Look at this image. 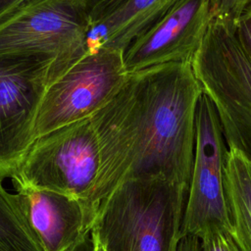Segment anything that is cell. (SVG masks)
I'll return each mask as SVG.
<instances>
[{
  "instance_id": "1",
  "label": "cell",
  "mask_w": 251,
  "mask_h": 251,
  "mask_svg": "<svg viewBox=\"0 0 251 251\" xmlns=\"http://www.w3.org/2000/svg\"><path fill=\"white\" fill-rule=\"evenodd\" d=\"M201 94L191 64L173 63L129 75L99 108V122L125 157L126 180L160 176L188 189Z\"/></svg>"
},
{
  "instance_id": "2",
  "label": "cell",
  "mask_w": 251,
  "mask_h": 251,
  "mask_svg": "<svg viewBox=\"0 0 251 251\" xmlns=\"http://www.w3.org/2000/svg\"><path fill=\"white\" fill-rule=\"evenodd\" d=\"M187 192L160 176L129 178L100 205L90 232L105 251H176Z\"/></svg>"
},
{
  "instance_id": "3",
  "label": "cell",
  "mask_w": 251,
  "mask_h": 251,
  "mask_svg": "<svg viewBox=\"0 0 251 251\" xmlns=\"http://www.w3.org/2000/svg\"><path fill=\"white\" fill-rule=\"evenodd\" d=\"M100 170L99 141L87 117L36 138L11 179L14 186L50 189L77 199L94 223Z\"/></svg>"
},
{
  "instance_id": "4",
  "label": "cell",
  "mask_w": 251,
  "mask_h": 251,
  "mask_svg": "<svg viewBox=\"0 0 251 251\" xmlns=\"http://www.w3.org/2000/svg\"><path fill=\"white\" fill-rule=\"evenodd\" d=\"M191 67L214 104L226 144L251 159V59L231 25L212 18Z\"/></svg>"
},
{
  "instance_id": "5",
  "label": "cell",
  "mask_w": 251,
  "mask_h": 251,
  "mask_svg": "<svg viewBox=\"0 0 251 251\" xmlns=\"http://www.w3.org/2000/svg\"><path fill=\"white\" fill-rule=\"evenodd\" d=\"M87 24L78 0H33L0 23V58H49L53 79L84 54Z\"/></svg>"
},
{
  "instance_id": "6",
  "label": "cell",
  "mask_w": 251,
  "mask_h": 251,
  "mask_svg": "<svg viewBox=\"0 0 251 251\" xmlns=\"http://www.w3.org/2000/svg\"><path fill=\"white\" fill-rule=\"evenodd\" d=\"M128 77L123 51L101 48L84 53L46 85L34 121L35 138L90 117Z\"/></svg>"
},
{
  "instance_id": "7",
  "label": "cell",
  "mask_w": 251,
  "mask_h": 251,
  "mask_svg": "<svg viewBox=\"0 0 251 251\" xmlns=\"http://www.w3.org/2000/svg\"><path fill=\"white\" fill-rule=\"evenodd\" d=\"M53 61L0 58V179L12 177L35 141L34 121Z\"/></svg>"
},
{
  "instance_id": "8",
  "label": "cell",
  "mask_w": 251,
  "mask_h": 251,
  "mask_svg": "<svg viewBox=\"0 0 251 251\" xmlns=\"http://www.w3.org/2000/svg\"><path fill=\"white\" fill-rule=\"evenodd\" d=\"M226 144L217 111L202 92L195 116V149L181 234L200 237L212 227L231 228L224 187Z\"/></svg>"
},
{
  "instance_id": "9",
  "label": "cell",
  "mask_w": 251,
  "mask_h": 251,
  "mask_svg": "<svg viewBox=\"0 0 251 251\" xmlns=\"http://www.w3.org/2000/svg\"><path fill=\"white\" fill-rule=\"evenodd\" d=\"M212 18L211 0H180L124 49L126 72L131 75L166 64H191Z\"/></svg>"
},
{
  "instance_id": "10",
  "label": "cell",
  "mask_w": 251,
  "mask_h": 251,
  "mask_svg": "<svg viewBox=\"0 0 251 251\" xmlns=\"http://www.w3.org/2000/svg\"><path fill=\"white\" fill-rule=\"evenodd\" d=\"M14 187L43 251H70L90 232L93 219L77 199L50 189Z\"/></svg>"
},
{
  "instance_id": "11",
  "label": "cell",
  "mask_w": 251,
  "mask_h": 251,
  "mask_svg": "<svg viewBox=\"0 0 251 251\" xmlns=\"http://www.w3.org/2000/svg\"><path fill=\"white\" fill-rule=\"evenodd\" d=\"M180 0H121L87 20L84 53L101 48L124 51Z\"/></svg>"
},
{
  "instance_id": "12",
  "label": "cell",
  "mask_w": 251,
  "mask_h": 251,
  "mask_svg": "<svg viewBox=\"0 0 251 251\" xmlns=\"http://www.w3.org/2000/svg\"><path fill=\"white\" fill-rule=\"evenodd\" d=\"M224 187L232 234L242 251H251V159L226 145Z\"/></svg>"
},
{
  "instance_id": "13",
  "label": "cell",
  "mask_w": 251,
  "mask_h": 251,
  "mask_svg": "<svg viewBox=\"0 0 251 251\" xmlns=\"http://www.w3.org/2000/svg\"><path fill=\"white\" fill-rule=\"evenodd\" d=\"M0 251H43L16 194L0 179Z\"/></svg>"
},
{
  "instance_id": "14",
  "label": "cell",
  "mask_w": 251,
  "mask_h": 251,
  "mask_svg": "<svg viewBox=\"0 0 251 251\" xmlns=\"http://www.w3.org/2000/svg\"><path fill=\"white\" fill-rule=\"evenodd\" d=\"M201 251H242L231 228L212 227L200 237Z\"/></svg>"
},
{
  "instance_id": "15",
  "label": "cell",
  "mask_w": 251,
  "mask_h": 251,
  "mask_svg": "<svg viewBox=\"0 0 251 251\" xmlns=\"http://www.w3.org/2000/svg\"><path fill=\"white\" fill-rule=\"evenodd\" d=\"M248 0H211L213 18L232 25Z\"/></svg>"
},
{
  "instance_id": "16",
  "label": "cell",
  "mask_w": 251,
  "mask_h": 251,
  "mask_svg": "<svg viewBox=\"0 0 251 251\" xmlns=\"http://www.w3.org/2000/svg\"><path fill=\"white\" fill-rule=\"evenodd\" d=\"M236 37L251 59V0H248L235 22L231 25Z\"/></svg>"
},
{
  "instance_id": "17",
  "label": "cell",
  "mask_w": 251,
  "mask_h": 251,
  "mask_svg": "<svg viewBox=\"0 0 251 251\" xmlns=\"http://www.w3.org/2000/svg\"><path fill=\"white\" fill-rule=\"evenodd\" d=\"M85 8L87 18H93L114 7L121 0H78Z\"/></svg>"
},
{
  "instance_id": "18",
  "label": "cell",
  "mask_w": 251,
  "mask_h": 251,
  "mask_svg": "<svg viewBox=\"0 0 251 251\" xmlns=\"http://www.w3.org/2000/svg\"><path fill=\"white\" fill-rule=\"evenodd\" d=\"M33 0H0V23Z\"/></svg>"
},
{
  "instance_id": "19",
  "label": "cell",
  "mask_w": 251,
  "mask_h": 251,
  "mask_svg": "<svg viewBox=\"0 0 251 251\" xmlns=\"http://www.w3.org/2000/svg\"><path fill=\"white\" fill-rule=\"evenodd\" d=\"M176 251H201L199 237L188 233L181 234L178 240Z\"/></svg>"
},
{
  "instance_id": "20",
  "label": "cell",
  "mask_w": 251,
  "mask_h": 251,
  "mask_svg": "<svg viewBox=\"0 0 251 251\" xmlns=\"http://www.w3.org/2000/svg\"><path fill=\"white\" fill-rule=\"evenodd\" d=\"M70 251H94V241L91 233H86Z\"/></svg>"
},
{
  "instance_id": "21",
  "label": "cell",
  "mask_w": 251,
  "mask_h": 251,
  "mask_svg": "<svg viewBox=\"0 0 251 251\" xmlns=\"http://www.w3.org/2000/svg\"><path fill=\"white\" fill-rule=\"evenodd\" d=\"M91 233V232H90ZM91 236H92V234H91ZM92 238H93V241H94V251H105L103 248H102V246L98 243V241L92 236Z\"/></svg>"
}]
</instances>
